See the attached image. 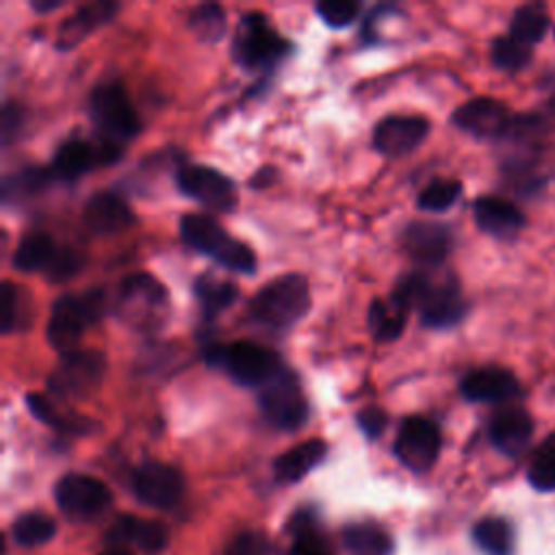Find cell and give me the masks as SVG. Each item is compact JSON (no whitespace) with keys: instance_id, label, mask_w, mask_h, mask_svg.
Segmentation results:
<instances>
[{"instance_id":"1","label":"cell","mask_w":555,"mask_h":555,"mask_svg":"<svg viewBox=\"0 0 555 555\" xmlns=\"http://www.w3.org/2000/svg\"><path fill=\"white\" fill-rule=\"evenodd\" d=\"M392 295L410 310L416 308L423 325L434 330L457 325L468 310L457 280L453 275L431 273V269L403 275Z\"/></svg>"},{"instance_id":"2","label":"cell","mask_w":555,"mask_h":555,"mask_svg":"<svg viewBox=\"0 0 555 555\" xmlns=\"http://www.w3.org/2000/svg\"><path fill=\"white\" fill-rule=\"evenodd\" d=\"M310 310V288L304 275L286 273L267 282L247 304V317L262 330L286 332Z\"/></svg>"},{"instance_id":"3","label":"cell","mask_w":555,"mask_h":555,"mask_svg":"<svg viewBox=\"0 0 555 555\" xmlns=\"http://www.w3.org/2000/svg\"><path fill=\"white\" fill-rule=\"evenodd\" d=\"M180 236L191 249L212 258L217 264L225 267L228 271L243 273V275H251L256 271L258 262H256L254 249L243 241L234 238L232 234H228L208 215H199V212L184 215L180 219Z\"/></svg>"},{"instance_id":"4","label":"cell","mask_w":555,"mask_h":555,"mask_svg":"<svg viewBox=\"0 0 555 555\" xmlns=\"http://www.w3.org/2000/svg\"><path fill=\"white\" fill-rule=\"evenodd\" d=\"M169 293L150 273H132L121 280L115 297V314L137 332H156L169 319Z\"/></svg>"},{"instance_id":"5","label":"cell","mask_w":555,"mask_h":555,"mask_svg":"<svg viewBox=\"0 0 555 555\" xmlns=\"http://www.w3.org/2000/svg\"><path fill=\"white\" fill-rule=\"evenodd\" d=\"M206 362L210 366H221L236 384L258 390L286 369L273 349L254 340L210 345L206 349Z\"/></svg>"},{"instance_id":"6","label":"cell","mask_w":555,"mask_h":555,"mask_svg":"<svg viewBox=\"0 0 555 555\" xmlns=\"http://www.w3.org/2000/svg\"><path fill=\"white\" fill-rule=\"evenodd\" d=\"M106 310V293L91 288L82 295H61L50 310L46 338L56 351L69 353L80 343L85 330L98 323Z\"/></svg>"},{"instance_id":"7","label":"cell","mask_w":555,"mask_h":555,"mask_svg":"<svg viewBox=\"0 0 555 555\" xmlns=\"http://www.w3.org/2000/svg\"><path fill=\"white\" fill-rule=\"evenodd\" d=\"M293 50L262 13L241 15L234 37H232V56L247 72H267L273 69L284 56Z\"/></svg>"},{"instance_id":"8","label":"cell","mask_w":555,"mask_h":555,"mask_svg":"<svg viewBox=\"0 0 555 555\" xmlns=\"http://www.w3.org/2000/svg\"><path fill=\"white\" fill-rule=\"evenodd\" d=\"M89 119L98 130V139L119 147L141 130L139 113L119 82H102L91 91Z\"/></svg>"},{"instance_id":"9","label":"cell","mask_w":555,"mask_h":555,"mask_svg":"<svg viewBox=\"0 0 555 555\" xmlns=\"http://www.w3.org/2000/svg\"><path fill=\"white\" fill-rule=\"evenodd\" d=\"M106 360L95 349H74L63 353L48 375V388L61 399H85L95 392L104 379Z\"/></svg>"},{"instance_id":"10","label":"cell","mask_w":555,"mask_h":555,"mask_svg":"<svg viewBox=\"0 0 555 555\" xmlns=\"http://www.w3.org/2000/svg\"><path fill=\"white\" fill-rule=\"evenodd\" d=\"M258 405L262 416L273 427L284 431L299 429L310 416V405L301 390V384L297 375L288 369H284L275 379L260 388Z\"/></svg>"},{"instance_id":"11","label":"cell","mask_w":555,"mask_h":555,"mask_svg":"<svg viewBox=\"0 0 555 555\" xmlns=\"http://www.w3.org/2000/svg\"><path fill=\"white\" fill-rule=\"evenodd\" d=\"M176 184L182 195L195 199L197 204L230 212L236 206V186L234 182L210 165L186 163L176 171Z\"/></svg>"},{"instance_id":"12","label":"cell","mask_w":555,"mask_h":555,"mask_svg":"<svg viewBox=\"0 0 555 555\" xmlns=\"http://www.w3.org/2000/svg\"><path fill=\"white\" fill-rule=\"evenodd\" d=\"M54 499L61 512L74 520H91L100 516L113 501L104 481L85 473H67L54 486Z\"/></svg>"},{"instance_id":"13","label":"cell","mask_w":555,"mask_h":555,"mask_svg":"<svg viewBox=\"0 0 555 555\" xmlns=\"http://www.w3.org/2000/svg\"><path fill=\"white\" fill-rule=\"evenodd\" d=\"M440 444V429L434 421L425 416H408L399 425L395 438V455L405 468L425 473L436 464Z\"/></svg>"},{"instance_id":"14","label":"cell","mask_w":555,"mask_h":555,"mask_svg":"<svg viewBox=\"0 0 555 555\" xmlns=\"http://www.w3.org/2000/svg\"><path fill=\"white\" fill-rule=\"evenodd\" d=\"M184 490V477L171 464L147 460L132 473V492L141 503L150 507L171 509L182 501Z\"/></svg>"},{"instance_id":"15","label":"cell","mask_w":555,"mask_h":555,"mask_svg":"<svg viewBox=\"0 0 555 555\" xmlns=\"http://www.w3.org/2000/svg\"><path fill=\"white\" fill-rule=\"evenodd\" d=\"M119 156H121V147L104 139H95V141L67 139L56 147L50 171L54 178L76 180L95 167L115 163Z\"/></svg>"},{"instance_id":"16","label":"cell","mask_w":555,"mask_h":555,"mask_svg":"<svg viewBox=\"0 0 555 555\" xmlns=\"http://www.w3.org/2000/svg\"><path fill=\"white\" fill-rule=\"evenodd\" d=\"M512 115L507 106L494 98H473L460 104L451 121L460 130L468 132L475 139H499L505 137L512 126Z\"/></svg>"},{"instance_id":"17","label":"cell","mask_w":555,"mask_h":555,"mask_svg":"<svg viewBox=\"0 0 555 555\" xmlns=\"http://www.w3.org/2000/svg\"><path fill=\"white\" fill-rule=\"evenodd\" d=\"M429 134V121L423 115H388L373 130V145L384 156H405Z\"/></svg>"},{"instance_id":"18","label":"cell","mask_w":555,"mask_h":555,"mask_svg":"<svg viewBox=\"0 0 555 555\" xmlns=\"http://www.w3.org/2000/svg\"><path fill=\"white\" fill-rule=\"evenodd\" d=\"M401 245L412 260L427 269H436L451 249V232L442 223L416 221L403 230Z\"/></svg>"},{"instance_id":"19","label":"cell","mask_w":555,"mask_h":555,"mask_svg":"<svg viewBox=\"0 0 555 555\" xmlns=\"http://www.w3.org/2000/svg\"><path fill=\"white\" fill-rule=\"evenodd\" d=\"M464 399L477 403H503L518 395V379L501 366H481L466 373L460 382Z\"/></svg>"},{"instance_id":"20","label":"cell","mask_w":555,"mask_h":555,"mask_svg":"<svg viewBox=\"0 0 555 555\" xmlns=\"http://www.w3.org/2000/svg\"><path fill=\"white\" fill-rule=\"evenodd\" d=\"M490 442L507 457H518L531 442L533 418L527 410L509 405L499 410L488 425Z\"/></svg>"},{"instance_id":"21","label":"cell","mask_w":555,"mask_h":555,"mask_svg":"<svg viewBox=\"0 0 555 555\" xmlns=\"http://www.w3.org/2000/svg\"><path fill=\"white\" fill-rule=\"evenodd\" d=\"M82 219L85 225L95 234H117L137 221L126 199L113 191L93 193L82 208Z\"/></svg>"},{"instance_id":"22","label":"cell","mask_w":555,"mask_h":555,"mask_svg":"<svg viewBox=\"0 0 555 555\" xmlns=\"http://www.w3.org/2000/svg\"><path fill=\"white\" fill-rule=\"evenodd\" d=\"M473 217L481 232L496 238H514L525 228V215L507 199L483 195L473 204Z\"/></svg>"},{"instance_id":"23","label":"cell","mask_w":555,"mask_h":555,"mask_svg":"<svg viewBox=\"0 0 555 555\" xmlns=\"http://www.w3.org/2000/svg\"><path fill=\"white\" fill-rule=\"evenodd\" d=\"M167 538L169 533L163 522L145 520L137 516L117 518L106 533V540L111 542V546L126 548V544H134L139 551L150 555L163 551L167 544Z\"/></svg>"},{"instance_id":"24","label":"cell","mask_w":555,"mask_h":555,"mask_svg":"<svg viewBox=\"0 0 555 555\" xmlns=\"http://www.w3.org/2000/svg\"><path fill=\"white\" fill-rule=\"evenodd\" d=\"M119 4L117 2H91L78 7L69 17H65L56 30V48L69 50L78 46L87 35H91L95 28L106 24L115 13Z\"/></svg>"},{"instance_id":"25","label":"cell","mask_w":555,"mask_h":555,"mask_svg":"<svg viewBox=\"0 0 555 555\" xmlns=\"http://www.w3.org/2000/svg\"><path fill=\"white\" fill-rule=\"evenodd\" d=\"M325 455H327L325 440L310 438V440H304V442L291 447L282 455H278L273 462V473H275L278 481L293 483V481L304 479L314 466H319Z\"/></svg>"},{"instance_id":"26","label":"cell","mask_w":555,"mask_h":555,"mask_svg":"<svg viewBox=\"0 0 555 555\" xmlns=\"http://www.w3.org/2000/svg\"><path fill=\"white\" fill-rule=\"evenodd\" d=\"M408 314H410V308L401 299H397L392 293L386 299L375 297L371 301L369 314H366V325H369L371 336L377 343L397 340L405 327Z\"/></svg>"},{"instance_id":"27","label":"cell","mask_w":555,"mask_h":555,"mask_svg":"<svg viewBox=\"0 0 555 555\" xmlns=\"http://www.w3.org/2000/svg\"><path fill=\"white\" fill-rule=\"evenodd\" d=\"M288 533L293 535L291 555H334L332 544L321 533L317 516L310 509L293 514L288 520Z\"/></svg>"},{"instance_id":"28","label":"cell","mask_w":555,"mask_h":555,"mask_svg":"<svg viewBox=\"0 0 555 555\" xmlns=\"http://www.w3.org/2000/svg\"><path fill=\"white\" fill-rule=\"evenodd\" d=\"M59 243H54V238L46 232H30L26 236H22V241L15 247L13 254V267L17 271L24 273H46L52 256L56 254Z\"/></svg>"},{"instance_id":"29","label":"cell","mask_w":555,"mask_h":555,"mask_svg":"<svg viewBox=\"0 0 555 555\" xmlns=\"http://www.w3.org/2000/svg\"><path fill=\"white\" fill-rule=\"evenodd\" d=\"M195 299L204 312V317H215L221 310L230 308L238 299V288L230 280H219L212 273H204L193 284Z\"/></svg>"},{"instance_id":"30","label":"cell","mask_w":555,"mask_h":555,"mask_svg":"<svg viewBox=\"0 0 555 555\" xmlns=\"http://www.w3.org/2000/svg\"><path fill=\"white\" fill-rule=\"evenodd\" d=\"M345 546L351 555H392L390 533L375 522H356L345 529Z\"/></svg>"},{"instance_id":"31","label":"cell","mask_w":555,"mask_h":555,"mask_svg":"<svg viewBox=\"0 0 555 555\" xmlns=\"http://www.w3.org/2000/svg\"><path fill=\"white\" fill-rule=\"evenodd\" d=\"M473 540L486 555H514V529L505 518H481L473 527Z\"/></svg>"},{"instance_id":"32","label":"cell","mask_w":555,"mask_h":555,"mask_svg":"<svg viewBox=\"0 0 555 555\" xmlns=\"http://www.w3.org/2000/svg\"><path fill=\"white\" fill-rule=\"evenodd\" d=\"M548 24H551V20H548V11L544 4H538V2L522 4L512 15L509 35L527 46H533V43L542 41Z\"/></svg>"},{"instance_id":"33","label":"cell","mask_w":555,"mask_h":555,"mask_svg":"<svg viewBox=\"0 0 555 555\" xmlns=\"http://www.w3.org/2000/svg\"><path fill=\"white\" fill-rule=\"evenodd\" d=\"M26 405H28L30 414L37 421H41V423H46V425H50L59 431H78V434H82V431L89 429V418H82L78 414H63L41 395L28 392L26 395Z\"/></svg>"},{"instance_id":"34","label":"cell","mask_w":555,"mask_h":555,"mask_svg":"<svg viewBox=\"0 0 555 555\" xmlns=\"http://www.w3.org/2000/svg\"><path fill=\"white\" fill-rule=\"evenodd\" d=\"M225 26H228L225 13L219 4H212V2L197 4L189 13V28L204 43H217L219 39H223Z\"/></svg>"},{"instance_id":"35","label":"cell","mask_w":555,"mask_h":555,"mask_svg":"<svg viewBox=\"0 0 555 555\" xmlns=\"http://www.w3.org/2000/svg\"><path fill=\"white\" fill-rule=\"evenodd\" d=\"M50 178H54L50 169H41V167L20 169L4 178L2 197H4V202H11V199L17 202V199L30 197V195L39 193L50 182Z\"/></svg>"},{"instance_id":"36","label":"cell","mask_w":555,"mask_h":555,"mask_svg":"<svg viewBox=\"0 0 555 555\" xmlns=\"http://www.w3.org/2000/svg\"><path fill=\"white\" fill-rule=\"evenodd\" d=\"M54 531H56L54 520L41 512L22 514L11 527L13 540L22 546H41L54 535Z\"/></svg>"},{"instance_id":"37","label":"cell","mask_w":555,"mask_h":555,"mask_svg":"<svg viewBox=\"0 0 555 555\" xmlns=\"http://www.w3.org/2000/svg\"><path fill=\"white\" fill-rule=\"evenodd\" d=\"M527 479L540 492L555 490V434H551L533 453Z\"/></svg>"},{"instance_id":"38","label":"cell","mask_w":555,"mask_h":555,"mask_svg":"<svg viewBox=\"0 0 555 555\" xmlns=\"http://www.w3.org/2000/svg\"><path fill=\"white\" fill-rule=\"evenodd\" d=\"M462 195V182L453 178H436L416 197V206L421 210H431V212H442L451 208L457 197Z\"/></svg>"},{"instance_id":"39","label":"cell","mask_w":555,"mask_h":555,"mask_svg":"<svg viewBox=\"0 0 555 555\" xmlns=\"http://www.w3.org/2000/svg\"><path fill=\"white\" fill-rule=\"evenodd\" d=\"M531 61V46L518 41L512 35L499 37L492 43V63L505 72H518Z\"/></svg>"},{"instance_id":"40","label":"cell","mask_w":555,"mask_h":555,"mask_svg":"<svg viewBox=\"0 0 555 555\" xmlns=\"http://www.w3.org/2000/svg\"><path fill=\"white\" fill-rule=\"evenodd\" d=\"M2 301H0V310H2V332L9 334V332H15L28 317V308L24 306V297L20 293V288L11 282V280H4L2 282Z\"/></svg>"},{"instance_id":"41","label":"cell","mask_w":555,"mask_h":555,"mask_svg":"<svg viewBox=\"0 0 555 555\" xmlns=\"http://www.w3.org/2000/svg\"><path fill=\"white\" fill-rule=\"evenodd\" d=\"M314 11L323 24H327L332 28H345L358 17L360 4L349 2V0H323V2L314 4Z\"/></svg>"},{"instance_id":"42","label":"cell","mask_w":555,"mask_h":555,"mask_svg":"<svg viewBox=\"0 0 555 555\" xmlns=\"http://www.w3.org/2000/svg\"><path fill=\"white\" fill-rule=\"evenodd\" d=\"M85 264V256L74 249V247H63L59 245L56 254L52 256L48 269H46V278L48 280H54V282H61V280H67L72 275H76Z\"/></svg>"},{"instance_id":"43","label":"cell","mask_w":555,"mask_h":555,"mask_svg":"<svg viewBox=\"0 0 555 555\" xmlns=\"http://www.w3.org/2000/svg\"><path fill=\"white\" fill-rule=\"evenodd\" d=\"M228 555H273V544L258 531H243L230 544Z\"/></svg>"},{"instance_id":"44","label":"cell","mask_w":555,"mask_h":555,"mask_svg":"<svg viewBox=\"0 0 555 555\" xmlns=\"http://www.w3.org/2000/svg\"><path fill=\"white\" fill-rule=\"evenodd\" d=\"M356 423H358L360 431H362L366 438L373 440V438H377V436L384 431V427H386V423H388V416H386V412H384L382 408L369 405V408H364V410L358 412Z\"/></svg>"},{"instance_id":"45","label":"cell","mask_w":555,"mask_h":555,"mask_svg":"<svg viewBox=\"0 0 555 555\" xmlns=\"http://www.w3.org/2000/svg\"><path fill=\"white\" fill-rule=\"evenodd\" d=\"M22 126H24L22 108H20L17 104H13V102H7V104L2 106V124H0L2 143L9 145V143L17 137V132H20Z\"/></svg>"},{"instance_id":"46","label":"cell","mask_w":555,"mask_h":555,"mask_svg":"<svg viewBox=\"0 0 555 555\" xmlns=\"http://www.w3.org/2000/svg\"><path fill=\"white\" fill-rule=\"evenodd\" d=\"M63 4H65L63 0H33V2H30V9L37 11V13H50V11L61 9Z\"/></svg>"},{"instance_id":"47","label":"cell","mask_w":555,"mask_h":555,"mask_svg":"<svg viewBox=\"0 0 555 555\" xmlns=\"http://www.w3.org/2000/svg\"><path fill=\"white\" fill-rule=\"evenodd\" d=\"M267 178H269V180H273V178H275V169H271V167L258 169V171H256V176L251 178V184H254V186H258V184H260V186H264V184H267Z\"/></svg>"},{"instance_id":"48","label":"cell","mask_w":555,"mask_h":555,"mask_svg":"<svg viewBox=\"0 0 555 555\" xmlns=\"http://www.w3.org/2000/svg\"><path fill=\"white\" fill-rule=\"evenodd\" d=\"M100 555H132L128 548H119V546H113V548H108V551H104V553H100Z\"/></svg>"}]
</instances>
